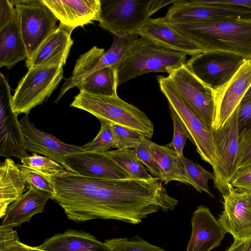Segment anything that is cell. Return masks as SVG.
Returning <instances> with one entry per match:
<instances>
[{"mask_svg": "<svg viewBox=\"0 0 251 251\" xmlns=\"http://www.w3.org/2000/svg\"><path fill=\"white\" fill-rule=\"evenodd\" d=\"M212 133L216 148V161L212 167L214 187L223 196L233 188L230 181L234 172L240 137L236 109L224 126L213 129Z\"/></svg>", "mask_w": 251, "mask_h": 251, "instance_id": "30bf717a", "label": "cell"}, {"mask_svg": "<svg viewBox=\"0 0 251 251\" xmlns=\"http://www.w3.org/2000/svg\"><path fill=\"white\" fill-rule=\"evenodd\" d=\"M209 1L211 3L236 6L251 9V0H216Z\"/></svg>", "mask_w": 251, "mask_h": 251, "instance_id": "7bdbcfd3", "label": "cell"}, {"mask_svg": "<svg viewBox=\"0 0 251 251\" xmlns=\"http://www.w3.org/2000/svg\"><path fill=\"white\" fill-rule=\"evenodd\" d=\"M113 39L112 45L109 50L105 52L91 73L107 66H111L116 68L117 66L128 54L134 42L138 38L137 34H135L126 36H118L113 35Z\"/></svg>", "mask_w": 251, "mask_h": 251, "instance_id": "4316f807", "label": "cell"}, {"mask_svg": "<svg viewBox=\"0 0 251 251\" xmlns=\"http://www.w3.org/2000/svg\"><path fill=\"white\" fill-rule=\"evenodd\" d=\"M99 26L118 36L135 34L150 18L152 0H100Z\"/></svg>", "mask_w": 251, "mask_h": 251, "instance_id": "52a82bcc", "label": "cell"}, {"mask_svg": "<svg viewBox=\"0 0 251 251\" xmlns=\"http://www.w3.org/2000/svg\"><path fill=\"white\" fill-rule=\"evenodd\" d=\"M174 126V134L172 142L167 145L174 149L179 157L183 156V151L189 136L186 127L174 109L169 106Z\"/></svg>", "mask_w": 251, "mask_h": 251, "instance_id": "d590c367", "label": "cell"}, {"mask_svg": "<svg viewBox=\"0 0 251 251\" xmlns=\"http://www.w3.org/2000/svg\"><path fill=\"white\" fill-rule=\"evenodd\" d=\"M112 126L118 149H133L145 137L137 131L118 125L112 124Z\"/></svg>", "mask_w": 251, "mask_h": 251, "instance_id": "e575fe53", "label": "cell"}, {"mask_svg": "<svg viewBox=\"0 0 251 251\" xmlns=\"http://www.w3.org/2000/svg\"><path fill=\"white\" fill-rule=\"evenodd\" d=\"M226 251H251V238L244 240H234Z\"/></svg>", "mask_w": 251, "mask_h": 251, "instance_id": "b9f144b4", "label": "cell"}, {"mask_svg": "<svg viewBox=\"0 0 251 251\" xmlns=\"http://www.w3.org/2000/svg\"><path fill=\"white\" fill-rule=\"evenodd\" d=\"M187 55L141 36L116 68L118 86L151 72H164L169 75L186 64Z\"/></svg>", "mask_w": 251, "mask_h": 251, "instance_id": "3957f363", "label": "cell"}, {"mask_svg": "<svg viewBox=\"0 0 251 251\" xmlns=\"http://www.w3.org/2000/svg\"><path fill=\"white\" fill-rule=\"evenodd\" d=\"M22 176L28 187H32L53 195L55 193L53 186L43 175L35 170L18 164Z\"/></svg>", "mask_w": 251, "mask_h": 251, "instance_id": "8d00e7d4", "label": "cell"}, {"mask_svg": "<svg viewBox=\"0 0 251 251\" xmlns=\"http://www.w3.org/2000/svg\"><path fill=\"white\" fill-rule=\"evenodd\" d=\"M224 210L218 221L234 240L251 238V191L232 189L222 196Z\"/></svg>", "mask_w": 251, "mask_h": 251, "instance_id": "7c38bea8", "label": "cell"}, {"mask_svg": "<svg viewBox=\"0 0 251 251\" xmlns=\"http://www.w3.org/2000/svg\"><path fill=\"white\" fill-rule=\"evenodd\" d=\"M191 223L192 233L186 251H211L220 245L226 232L208 207L198 206Z\"/></svg>", "mask_w": 251, "mask_h": 251, "instance_id": "ac0fdd59", "label": "cell"}, {"mask_svg": "<svg viewBox=\"0 0 251 251\" xmlns=\"http://www.w3.org/2000/svg\"><path fill=\"white\" fill-rule=\"evenodd\" d=\"M64 162L67 171L85 177L103 179L132 177L103 153L85 151L66 156Z\"/></svg>", "mask_w": 251, "mask_h": 251, "instance_id": "9a60e30c", "label": "cell"}, {"mask_svg": "<svg viewBox=\"0 0 251 251\" xmlns=\"http://www.w3.org/2000/svg\"><path fill=\"white\" fill-rule=\"evenodd\" d=\"M28 188L26 193L9 205L0 227L12 229L21 226L24 223L29 222L34 215L44 211L51 195L34 187Z\"/></svg>", "mask_w": 251, "mask_h": 251, "instance_id": "44dd1931", "label": "cell"}, {"mask_svg": "<svg viewBox=\"0 0 251 251\" xmlns=\"http://www.w3.org/2000/svg\"><path fill=\"white\" fill-rule=\"evenodd\" d=\"M71 33L57 28L41 44L33 57L25 62L26 67L64 65L73 44Z\"/></svg>", "mask_w": 251, "mask_h": 251, "instance_id": "ffe728a7", "label": "cell"}, {"mask_svg": "<svg viewBox=\"0 0 251 251\" xmlns=\"http://www.w3.org/2000/svg\"><path fill=\"white\" fill-rule=\"evenodd\" d=\"M171 25L204 52H230L240 55L246 60L251 59V18Z\"/></svg>", "mask_w": 251, "mask_h": 251, "instance_id": "7a4b0ae2", "label": "cell"}, {"mask_svg": "<svg viewBox=\"0 0 251 251\" xmlns=\"http://www.w3.org/2000/svg\"><path fill=\"white\" fill-rule=\"evenodd\" d=\"M21 162L24 166L35 170L45 177L57 176L67 171L62 166L54 160L36 153L23 157Z\"/></svg>", "mask_w": 251, "mask_h": 251, "instance_id": "f546056e", "label": "cell"}, {"mask_svg": "<svg viewBox=\"0 0 251 251\" xmlns=\"http://www.w3.org/2000/svg\"><path fill=\"white\" fill-rule=\"evenodd\" d=\"M181 158L186 171L193 182V187L199 192L203 191L210 197L214 198V195L211 192L208 185L209 180H214V173L206 170L200 165L194 163L184 155Z\"/></svg>", "mask_w": 251, "mask_h": 251, "instance_id": "4dcf8cb0", "label": "cell"}, {"mask_svg": "<svg viewBox=\"0 0 251 251\" xmlns=\"http://www.w3.org/2000/svg\"><path fill=\"white\" fill-rule=\"evenodd\" d=\"M36 247L46 251H110L90 233L73 229L55 234Z\"/></svg>", "mask_w": 251, "mask_h": 251, "instance_id": "7402d4cb", "label": "cell"}, {"mask_svg": "<svg viewBox=\"0 0 251 251\" xmlns=\"http://www.w3.org/2000/svg\"><path fill=\"white\" fill-rule=\"evenodd\" d=\"M168 76L185 102L212 130L216 110L214 92L193 75L185 64Z\"/></svg>", "mask_w": 251, "mask_h": 251, "instance_id": "8fae6325", "label": "cell"}, {"mask_svg": "<svg viewBox=\"0 0 251 251\" xmlns=\"http://www.w3.org/2000/svg\"><path fill=\"white\" fill-rule=\"evenodd\" d=\"M60 23L59 27L72 33L78 26L98 21L100 0H42Z\"/></svg>", "mask_w": 251, "mask_h": 251, "instance_id": "e0dca14e", "label": "cell"}, {"mask_svg": "<svg viewBox=\"0 0 251 251\" xmlns=\"http://www.w3.org/2000/svg\"><path fill=\"white\" fill-rule=\"evenodd\" d=\"M27 51L22 37L18 13L0 30V67L11 69L18 62L27 59Z\"/></svg>", "mask_w": 251, "mask_h": 251, "instance_id": "603a6c76", "label": "cell"}, {"mask_svg": "<svg viewBox=\"0 0 251 251\" xmlns=\"http://www.w3.org/2000/svg\"><path fill=\"white\" fill-rule=\"evenodd\" d=\"M161 91L185 126L189 140L201 159L213 167L216 161V148L212 130L195 113L180 96L168 76H156Z\"/></svg>", "mask_w": 251, "mask_h": 251, "instance_id": "8992f818", "label": "cell"}, {"mask_svg": "<svg viewBox=\"0 0 251 251\" xmlns=\"http://www.w3.org/2000/svg\"><path fill=\"white\" fill-rule=\"evenodd\" d=\"M71 107L84 110L100 120L130 128L150 139L154 126L145 113L117 96L94 95L80 92Z\"/></svg>", "mask_w": 251, "mask_h": 251, "instance_id": "277c9868", "label": "cell"}, {"mask_svg": "<svg viewBox=\"0 0 251 251\" xmlns=\"http://www.w3.org/2000/svg\"><path fill=\"white\" fill-rule=\"evenodd\" d=\"M0 30L4 28L14 16L15 9L10 0H0Z\"/></svg>", "mask_w": 251, "mask_h": 251, "instance_id": "60d3db41", "label": "cell"}, {"mask_svg": "<svg viewBox=\"0 0 251 251\" xmlns=\"http://www.w3.org/2000/svg\"><path fill=\"white\" fill-rule=\"evenodd\" d=\"M124 169L132 177L148 179L150 175L133 149H117L102 152Z\"/></svg>", "mask_w": 251, "mask_h": 251, "instance_id": "83f0119b", "label": "cell"}, {"mask_svg": "<svg viewBox=\"0 0 251 251\" xmlns=\"http://www.w3.org/2000/svg\"><path fill=\"white\" fill-rule=\"evenodd\" d=\"M246 60L232 52L210 51L191 56L185 66L215 94L228 83Z\"/></svg>", "mask_w": 251, "mask_h": 251, "instance_id": "ba28073f", "label": "cell"}, {"mask_svg": "<svg viewBox=\"0 0 251 251\" xmlns=\"http://www.w3.org/2000/svg\"><path fill=\"white\" fill-rule=\"evenodd\" d=\"M249 165H251V126L240 134L234 172L239 168Z\"/></svg>", "mask_w": 251, "mask_h": 251, "instance_id": "74e56055", "label": "cell"}, {"mask_svg": "<svg viewBox=\"0 0 251 251\" xmlns=\"http://www.w3.org/2000/svg\"><path fill=\"white\" fill-rule=\"evenodd\" d=\"M151 140L144 137L142 141L133 149L141 162L144 164L151 176L162 181L163 174L162 170L152 155L150 147Z\"/></svg>", "mask_w": 251, "mask_h": 251, "instance_id": "d6a6232c", "label": "cell"}, {"mask_svg": "<svg viewBox=\"0 0 251 251\" xmlns=\"http://www.w3.org/2000/svg\"><path fill=\"white\" fill-rule=\"evenodd\" d=\"M238 117L239 135L251 126V85L241 99L235 108Z\"/></svg>", "mask_w": 251, "mask_h": 251, "instance_id": "f35d334b", "label": "cell"}, {"mask_svg": "<svg viewBox=\"0 0 251 251\" xmlns=\"http://www.w3.org/2000/svg\"><path fill=\"white\" fill-rule=\"evenodd\" d=\"M26 182L15 161L7 158L0 164V218H3L10 204L25 191Z\"/></svg>", "mask_w": 251, "mask_h": 251, "instance_id": "cb8c5ba5", "label": "cell"}, {"mask_svg": "<svg viewBox=\"0 0 251 251\" xmlns=\"http://www.w3.org/2000/svg\"><path fill=\"white\" fill-rule=\"evenodd\" d=\"M230 183L233 187L251 191V165L236 170L231 176Z\"/></svg>", "mask_w": 251, "mask_h": 251, "instance_id": "ab89813d", "label": "cell"}, {"mask_svg": "<svg viewBox=\"0 0 251 251\" xmlns=\"http://www.w3.org/2000/svg\"><path fill=\"white\" fill-rule=\"evenodd\" d=\"M24 148L38 153L62 166L66 170L65 158L85 151L80 146L65 143L51 134L38 129L25 115L19 120Z\"/></svg>", "mask_w": 251, "mask_h": 251, "instance_id": "5bb4252c", "label": "cell"}, {"mask_svg": "<svg viewBox=\"0 0 251 251\" xmlns=\"http://www.w3.org/2000/svg\"><path fill=\"white\" fill-rule=\"evenodd\" d=\"M116 68L107 66L93 72L76 87L80 92L104 96H117Z\"/></svg>", "mask_w": 251, "mask_h": 251, "instance_id": "484cf974", "label": "cell"}, {"mask_svg": "<svg viewBox=\"0 0 251 251\" xmlns=\"http://www.w3.org/2000/svg\"><path fill=\"white\" fill-rule=\"evenodd\" d=\"M150 147L152 155L162 170L163 174L162 182L164 184L171 181H177L193 186L181 157L178 156L174 149L167 145H159L151 141Z\"/></svg>", "mask_w": 251, "mask_h": 251, "instance_id": "d4e9b609", "label": "cell"}, {"mask_svg": "<svg viewBox=\"0 0 251 251\" xmlns=\"http://www.w3.org/2000/svg\"><path fill=\"white\" fill-rule=\"evenodd\" d=\"M100 121L101 127L96 137L81 147L85 151L102 153L116 148L112 123L103 120Z\"/></svg>", "mask_w": 251, "mask_h": 251, "instance_id": "1f68e13d", "label": "cell"}, {"mask_svg": "<svg viewBox=\"0 0 251 251\" xmlns=\"http://www.w3.org/2000/svg\"><path fill=\"white\" fill-rule=\"evenodd\" d=\"M136 34L150 39L169 49L183 52L191 56L204 52L189 38L182 34L163 17L149 18Z\"/></svg>", "mask_w": 251, "mask_h": 251, "instance_id": "d6986e66", "label": "cell"}, {"mask_svg": "<svg viewBox=\"0 0 251 251\" xmlns=\"http://www.w3.org/2000/svg\"><path fill=\"white\" fill-rule=\"evenodd\" d=\"M63 65L28 68L19 82L12 98L13 111L17 115H28L51 95L63 77Z\"/></svg>", "mask_w": 251, "mask_h": 251, "instance_id": "5b68a950", "label": "cell"}, {"mask_svg": "<svg viewBox=\"0 0 251 251\" xmlns=\"http://www.w3.org/2000/svg\"><path fill=\"white\" fill-rule=\"evenodd\" d=\"M104 243L110 251H167L147 242L137 235L131 238L106 239Z\"/></svg>", "mask_w": 251, "mask_h": 251, "instance_id": "f1b7e54d", "label": "cell"}, {"mask_svg": "<svg viewBox=\"0 0 251 251\" xmlns=\"http://www.w3.org/2000/svg\"><path fill=\"white\" fill-rule=\"evenodd\" d=\"M0 251H46L22 243L16 229L0 227Z\"/></svg>", "mask_w": 251, "mask_h": 251, "instance_id": "836d02e7", "label": "cell"}, {"mask_svg": "<svg viewBox=\"0 0 251 251\" xmlns=\"http://www.w3.org/2000/svg\"><path fill=\"white\" fill-rule=\"evenodd\" d=\"M251 85V59L246 60L228 83L215 95L213 129L221 128Z\"/></svg>", "mask_w": 251, "mask_h": 251, "instance_id": "2e32d148", "label": "cell"}, {"mask_svg": "<svg viewBox=\"0 0 251 251\" xmlns=\"http://www.w3.org/2000/svg\"><path fill=\"white\" fill-rule=\"evenodd\" d=\"M46 177L55 190L50 199L76 223L100 219L138 224L151 214L173 211L178 202L155 177L103 179L67 171Z\"/></svg>", "mask_w": 251, "mask_h": 251, "instance_id": "6da1fadb", "label": "cell"}, {"mask_svg": "<svg viewBox=\"0 0 251 251\" xmlns=\"http://www.w3.org/2000/svg\"><path fill=\"white\" fill-rule=\"evenodd\" d=\"M17 11L29 61L44 41L57 28V19L42 0H10Z\"/></svg>", "mask_w": 251, "mask_h": 251, "instance_id": "9c48e42d", "label": "cell"}, {"mask_svg": "<svg viewBox=\"0 0 251 251\" xmlns=\"http://www.w3.org/2000/svg\"><path fill=\"white\" fill-rule=\"evenodd\" d=\"M10 87L0 74V155L22 159L27 155L18 115L13 112Z\"/></svg>", "mask_w": 251, "mask_h": 251, "instance_id": "4fadbf2b", "label": "cell"}, {"mask_svg": "<svg viewBox=\"0 0 251 251\" xmlns=\"http://www.w3.org/2000/svg\"><path fill=\"white\" fill-rule=\"evenodd\" d=\"M176 0H152L151 5V14L152 15L162 7L170 3L173 4Z\"/></svg>", "mask_w": 251, "mask_h": 251, "instance_id": "ee69618b", "label": "cell"}]
</instances>
